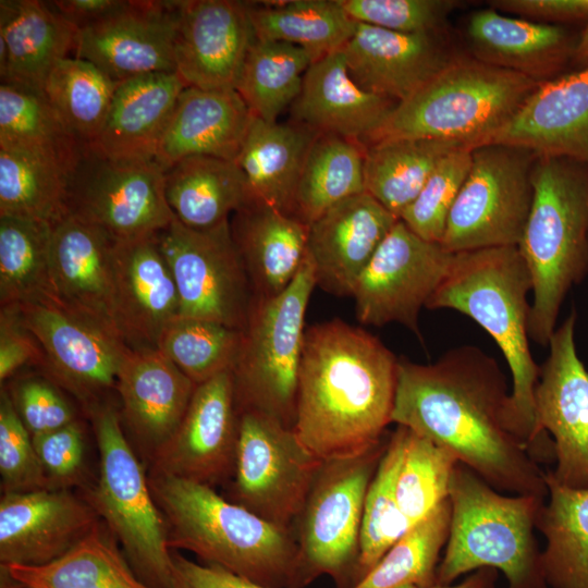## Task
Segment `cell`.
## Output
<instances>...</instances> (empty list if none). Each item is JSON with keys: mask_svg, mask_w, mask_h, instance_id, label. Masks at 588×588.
I'll list each match as a JSON object with an SVG mask.
<instances>
[{"mask_svg": "<svg viewBox=\"0 0 588 588\" xmlns=\"http://www.w3.org/2000/svg\"><path fill=\"white\" fill-rule=\"evenodd\" d=\"M509 399L497 360L463 345L433 364L399 360L392 424L448 450L495 490L546 498L544 473L510 429Z\"/></svg>", "mask_w": 588, "mask_h": 588, "instance_id": "cell-1", "label": "cell"}, {"mask_svg": "<svg viewBox=\"0 0 588 588\" xmlns=\"http://www.w3.org/2000/svg\"><path fill=\"white\" fill-rule=\"evenodd\" d=\"M399 359L341 319L305 330L293 430L321 462L378 445L392 424Z\"/></svg>", "mask_w": 588, "mask_h": 588, "instance_id": "cell-2", "label": "cell"}, {"mask_svg": "<svg viewBox=\"0 0 588 588\" xmlns=\"http://www.w3.org/2000/svg\"><path fill=\"white\" fill-rule=\"evenodd\" d=\"M171 549H184L268 588H304L293 529L232 503L210 486L149 470Z\"/></svg>", "mask_w": 588, "mask_h": 588, "instance_id": "cell-3", "label": "cell"}, {"mask_svg": "<svg viewBox=\"0 0 588 588\" xmlns=\"http://www.w3.org/2000/svg\"><path fill=\"white\" fill-rule=\"evenodd\" d=\"M531 291L530 273L517 246L482 248L454 253L449 273L426 305L466 315L495 341L513 382L509 426L530 454L540 372L529 346Z\"/></svg>", "mask_w": 588, "mask_h": 588, "instance_id": "cell-4", "label": "cell"}, {"mask_svg": "<svg viewBox=\"0 0 588 588\" xmlns=\"http://www.w3.org/2000/svg\"><path fill=\"white\" fill-rule=\"evenodd\" d=\"M581 163L537 157L534 197L518 250L529 270V338L547 346L569 289L588 271V171Z\"/></svg>", "mask_w": 588, "mask_h": 588, "instance_id": "cell-5", "label": "cell"}, {"mask_svg": "<svg viewBox=\"0 0 588 588\" xmlns=\"http://www.w3.org/2000/svg\"><path fill=\"white\" fill-rule=\"evenodd\" d=\"M449 500L451 525L437 585L482 567L501 571L507 588H550L534 530L544 498L506 497L457 462Z\"/></svg>", "mask_w": 588, "mask_h": 588, "instance_id": "cell-6", "label": "cell"}, {"mask_svg": "<svg viewBox=\"0 0 588 588\" xmlns=\"http://www.w3.org/2000/svg\"><path fill=\"white\" fill-rule=\"evenodd\" d=\"M541 83L477 59H452L397 103L365 146L399 138L486 145Z\"/></svg>", "mask_w": 588, "mask_h": 588, "instance_id": "cell-7", "label": "cell"}, {"mask_svg": "<svg viewBox=\"0 0 588 588\" xmlns=\"http://www.w3.org/2000/svg\"><path fill=\"white\" fill-rule=\"evenodd\" d=\"M87 413L99 451V477L85 500L105 522L145 584L174 588L166 522L152 497L148 476L125 436L120 413L108 402Z\"/></svg>", "mask_w": 588, "mask_h": 588, "instance_id": "cell-8", "label": "cell"}, {"mask_svg": "<svg viewBox=\"0 0 588 588\" xmlns=\"http://www.w3.org/2000/svg\"><path fill=\"white\" fill-rule=\"evenodd\" d=\"M316 286L306 256L293 282L271 298L255 297L232 368L237 411L295 422L305 315Z\"/></svg>", "mask_w": 588, "mask_h": 588, "instance_id": "cell-9", "label": "cell"}, {"mask_svg": "<svg viewBox=\"0 0 588 588\" xmlns=\"http://www.w3.org/2000/svg\"><path fill=\"white\" fill-rule=\"evenodd\" d=\"M389 436L369 451L322 462L294 524L304 587L329 575L356 585L364 503Z\"/></svg>", "mask_w": 588, "mask_h": 588, "instance_id": "cell-10", "label": "cell"}, {"mask_svg": "<svg viewBox=\"0 0 588 588\" xmlns=\"http://www.w3.org/2000/svg\"><path fill=\"white\" fill-rule=\"evenodd\" d=\"M536 156L486 144L471 150L467 177L450 211L441 245L450 253L518 246L530 212Z\"/></svg>", "mask_w": 588, "mask_h": 588, "instance_id": "cell-11", "label": "cell"}, {"mask_svg": "<svg viewBox=\"0 0 588 588\" xmlns=\"http://www.w3.org/2000/svg\"><path fill=\"white\" fill-rule=\"evenodd\" d=\"M321 464L292 428L243 411L234 471L223 497L273 525L293 529Z\"/></svg>", "mask_w": 588, "mask_h": 588, "instance_id": "cell-12", "label": "cell"}, {"mask_svg": "<svg viewBox=\"0 0 588 588\" xmlns=\"http://www.w3.org/2000/svg\"><path fill=\"white\" fill-rule=\"evenodd\" d=\"M164 173L155 159H112L87 146L68 176V213L115 242L157 234L174 218Z\"/></svg>", "mask_w": 588, "mask_h": 588, "instance_id": "cell-13", "label": "cell"}, {"mask_svg": "<svg viewBox=\"0 0 588 588\" xmlns=\"http://www.w3.org/2000/svg\"><path fill=\"white\" fill-rule=\"evenodd\" d=\"M575 309L554 330L535 389L532 456L555 458L558 483L588 488V370L575 344Z\"/></svg>", "mask_w": 588, "mask_h": 588, "instance_id": "cell-14", "label": "cell"}, {"mask_svg": "<svg viewBox=\"0 0 588 588\" xmlns=\"http://www.w3.org/2000/svg\"><path fill=\"white\" fill-rule=\"evenodd\" d=\"M157 238L176 285L180 317L244 330L254 293L230 220L194 230L174 217Z\"/></svg>", "mask_w": 588, "mask_h": 588, "instance_id": "cell-15", "label": "cell"}, {"mask_svg": "<svg viewBox=\"0 0 588 588\" xmlns=\"http://www.w3.org/2000/svg\"><path fill=\"white\" fill-rule=\"evenodd\" d=\"M25 327L45 353V369L56 384L73 394L88 412L115 389L131 345L113 328L51 297L16 306Z\"/></svg>", "mask_w": 588, "mask_h": 588, "instance_id": "cell-16", "label": "cell"}, {"mask_svg": "<svg viewBox=\"0 0 588 588\" xmlns=\"http://www.w3.org/2000/svg\"><path fill=\"white\" fill-rule=\"evenodd\" d=\"M454 253L399 220L360 274L352 297L360 323H400L418 338L419 313L450 271Z\"/></svg>", "mask_w": 588, "mask_h": 588, "instance_id": "cell-17", "label": "cell"}, {"mask_svg": "<svg viewBox=\"0 0 588 588\" xmlns=\"http://www.w3.org/2000/svg\"><path fill=\"white\" fill-rule=\"evenodd\" d=\"M240 413L232 369L197 384L174 434L150 469L210 487L229 482L235 466Z\"/></svg>", "mask_w": 588, "mask_h": 588, "instance_id": "cell-18", "label": "cell"}, {"mask_svg": "<svg viewBox=\"0 0 588 588\" xmlns=\"http://www.w3.org/2000/svg\"><path fill=\"white\" fill-rule=\"evenodd\" d=\"M181 1H126L113 14L78 29L73 57L115 82L175 73L174 44Z\"/></svg>", "mask_w": 588, "mask_h": 588, "instance_id": "cell-19", "label": "cell"}, {"mask_svg": "<svg viewBox=\"0 0 588 588\" xmlns=\"http://www.w3.org/2000/svg\"><path fill=\"white\" fill-rule=\"evenodd\" d=\"M255 40L245 2H180L174 44L175 73L186 87L235 90Z\"/></svg>", "mask_w": 588, "mask_h": 588, "instance_id": "cell-20", "label": "cell"}, {"mask_svg": "<svg viewBox=\"0 0 588 588\" xmlns=\"http://www.w3.org/2000/svg\"><path fill=\"white\" fill-rule=\"evenodd\" d=\"M98 523L89 503L69 489L3 493L1 566L49 564L74 548Z\"/></svg>", "mask_w": 588, "mask_h": 588, "instance_id": "cell-21", "label": "cell"}, {"mask_svg": "<svg viewBox=\"0 0 588 588\" xmlns=\"http://www.w3.org/2000/svg\"><path fill=\"white\" fill-rule=\"evenodd\" d=\"M399 220L364 192L311 222L307 255L316 286L336 296H352L360 274Z\"/></svg>", "mask_w": 588, "mask_h": 588, "instance_id": "cell-22", "label": "cell"}, {"mask_svg": "<svg viewBox=\"0 0 588 588\" xmlns=\"http://www.w3.org/2000/svg\"><path fill=\"white\" fill-rule=\"evenodd\" d=\"M487 144L564 158L588 167V64L542 82Z\"/></svg>", "mask_w": 588, "mask_h": 588, "instance_id": "cell-23", "label": "cell"}, {"mask_svg": "<svg viewBox=\"0 0 588 588\" xmlns=\"http://www.w3.org/2000/svg\"><path fill=\"white\" fill-rule=\"evenodd\" d=\"M195 384L155 347H133L121 364V421L149 460L180 426Z\"/></svg>", "mask_w": 588, "mask_h": 588, "instance_id": "cell-24", "label": "cell"}, {"mask_svg": "<svg viewBox=\"0 0 588 588\" xmlns=\"http://www.w3.org/2000/svg\"><path fill=\"white\" fill-rule=\"evenodd\" d=\"M355 82L395 103L405 101L453 59L437 34H405L357 23L341 49Z\"/></svg>", "mask_w": 588, "mask_h": 588, "instance_id": "cell-25", "label": "cell"}, {"mask_svg": "<svg viewBox=\"0 0 588 588\" xmlns=\"http://www.w3.org/2000/svg\"><path fill=\"white\" fill-rule=\"evenodd\" d=\"M157 234L114 245L117 322L133 347L156 348L164 329L180 317L176 285Z\"/></svg>", "mask_w": 588, "mask_h": 588, "instance_id": "cell-26", "label": "cell"}, {"mask_svg": "<svg viewBox=\"0 0 588 588\" xmlns=\"http://www.w3.org/2000/svg\"><path fill=\"white\" fill-rule=\"evenodd\" d=\"M114 245L115 241L106 232L68 213L52 225L50 281L58 303L120 332L114 298Z\"/></svg>", "mask_w": 588, "mask_h": 588, "instance_id": "cell-27", "label": "cell"}, {"mask_svg": "<svg viewBox=\"0 0 588 588\" xmlns=\"http://www.w3.org/2000/svg\"><path fill=\"white\" fill-rule=\"evenodd\" d=\"M396 105L360 87L339 50L307 69L301 93L290 109L292 122L365 146Z\"/></svg>", "mask_w": 588, "mask_h": 588, "instance_id": "cell-28", "label": "cell"}, {"mask_svg": "<svg viewBox=\"0 0 588 588\" xmlns=\"http://www.w3.org/2000/svg\"><path fill=\"white\" fill-rule=\"evenodd\" d=\"M253 119L236 90L185 87L160 138L155 160L164 170L194 156L234 161Z\"/></svg>", "mask_w": 588, "mask_h": 588, "instance_id": "cell-29", "label": "cell"}, {"mask_svg": "<svg viewBox=\"0 0 588 588\" xmlns=\"http://www.w3.org/2000/svg\"><path fill=\"white\" fill-rule=\"evenodd\" d=\"M77 33L46 1L1 0V84L42 91L51 70L74 53Z\"/></svg>", "mask_w": 588, "mask_h": 588, "instance_id": "cell-30", "label": "cell"}, {"mask_svg": "<svg viewBox=\"0 0 588 588\" xmlns=\"http://www.w3.org/2000/svg\"><path fill=\"white\" fill-rule=\"evenodd\" d=\"M231 233L255 297L281 294L306 256L309 225L264 203L247 199L230 220Z\"/></svg>", "mask_w": 588, "mask_h": 588, "instance_id": "cell-31", "label": "cell"}, {"mask_svg": "<svg viewBox=\"0 0 588 588\" xmlns=\"http://www.w3.org/2000/svg\"><path fill=\"white\" fill-rule=\"evenodd\" d=\"M185 87L176 73H154L120 82L106 121L88 147L112 159H155Z\"/></svg>", "mask_w": 588, "mask_h": 588, "instance_id": "cell-32", "label": "cell"}, {"mask_svg": "<svg viewBox=\"0 0 588 588\" xmlns=\"http://www.w3.org/2000/svg\"><path fill=\"white\" fill-rule=\"evenodd\" d=\"M317 132L295 122H267L254 117L234 160L248 199L293 216L295 192Z\"/></svg>", "mask_w": 588, "mask_h": 588, "instance_id": "cell-33", "label": "cell"}, {"mask_svg": "<svg viewBox=\"0 0 588 588\" xmlns=\"http://www.w3.org/2000/svg\"><path fill=\"white\" fill-rule=\"evenodd\" d=\"M467 37L477 60L538 82L556 69L569 42L562 26L510 17L495 10L475 12Z\"/></svg>", "mask_w": 588, "mask_h": 588, "instance_id": "cell-34", "label": "cell"}, {"mask_svg": "<svg viewBox=\"0 0 588 588\" xmlns=\"http://www.w3.org/2000/svg\"><path fill=\"white\" fill-rule=\"evenodd\" d=\"M164 193L173 216L194 230L211 229L230 220L248 199L237 164L208 156L188 157L167 169Z\"/></svg>", "mask_w": 588, "mask_h": 588, "instance_id": "cell-35", "label": "cell"}, {"mask_svg": "<svg viewBox=\"0 0 588 588\" xmlns=\"http://www.w3.org/2000/svg\"><path fill=\"white\" fill-rule=\"evenodd\" d=\"M86 148L64 125L42 91L0 85V149L45 160L69 176Z\"/></svg>", "mask_w": 588, "mask_h": 588, "instance_id": "cell-36", "label": "cell"}, {"mask_svg": "<svg viewBox=\"0 0 588 588\" xmlns=\"http://www.w3.org/2000/svg\"><path fill=\"white\" fill-rule=\"evenodd\" d=\"M32 588H154L133 571L107 526L98 523L74 548L42 566H1Z\"/></svg>", "mask_w": 588, "mask_h": 588, "instance_id": "cell-37", "label": "cell"}, {"mask_svg": "<svg viewBox=\"0 0 588 588\" xmlns=\"http://www.w3.org/2000/svg\"><path fill=\"white\" fill-rule=\"evenodd\" d=\"M468 145L438 139L399 138L365 146V191L400 219L438 163Z\"/></svg>", "mask_w": 588, "mask_h": 588, "instance_id": "cell-38", "label": "cell"}, {"mask_svg": "<svg viewBox=\"0 0 588 588\" xmlns=\"http://www.w3.org/2000/svg\"><path fill=\"white\" fill-rule=\"evenodd\" d=\"M549 502L542 505L536 528L544 536L542 550L550 588H588V488L558 483L547 473Z\"/></svg>", "mask_w": 588, "mask_h": 588, "instance_id": "cell-39", "label": "cell"}, {"mask_svg": "<svg viewBox=\"0 0 588 588\" xmlns=\"http://www.w3.org/2000/svg\"><path fill=\"white\" fill-rule=\"evenodd\" d=\"M247 5L256 39L298 46L317 60L341 50L357 26L339 0L247 2Z\"/></svg>", "mask_w": 588, "mask_h": 588, "instance_id": "cell-40", "label": "cell"}, {"mask_svg": "<svg viewBox=\"0 0 588 588\" xmlns=\"http://www.w3.org/2000/svg\"><path fill=\"white\" fill-rule=\"evenodd\" d=\"M364 157L363 144L318 133L298 180L293 216L309 225L336 204L366 192Z\"/></svg>", "mask_w": 588, "mask_h": 588, "instance_id": "cell-41", "label": "cell"}, {"mask_svg": "<svg viewBox=\"0 0 588 588\" xmlns=\"http://www.w3.org/2000/svg\"><path fill=\"white\" fill-rule=\"evenodd\" d=\"M316 60L298 46L255 38L235 90L254 117L275 122L298 97L304 75Z\"/></svg>", "mask_w": 588, "mask_h": 588, "instance_id": "cell-42", "label": "cell"}, {"mask_svg": "<svg viewBox=\"0 0 588 588\" xmlns=\"http://www.w3.org/2000/svg\"><path fill=\"white\" fill-rule=\"evenodd\" d=\"M52 225L0 217V304L17 306L53 298L50 281Z\"/></svg>", "mask_w": 588, "mask_h": 588, "instance_id": "cell-43", "label": "cell"}, {"mask_svg": "<svg viewBox=\"0 0 588 588\" xmlns=\"http://www.w3.org/2000/svg\"><path fill=\"white\" fill-rule=\"evenodd\" d=\"M119 84L93 63L72 56L51 70L42 93L69 131L88 146L106 121Z\"/></svg>", "mask_w": 588, "mask_h": 588, "instance_id": "cell-44", "label": "cell"}, {"mask_svg": "<svg viewBox=\"0 0 588 588\" xmlns=\"http://www.w3.org/2000/svg\"><path fill=\"white\" fill-rule=\"evenodd\" d=\"M406 436L404 426H396L389 434L385 451L369 483L364 503L356 584L411 529L397 507L395 495Z\"/></svg>", "mask_w": 588, "mask_h": 588, "instance_id": "cell-45", "label": "cell"}, {"mask_svg": "<svg viewBox=\"0 0 588 588\" xmlns=\"http://www.w3.org/2000/svg\"><path fill=\"white\" fill-rule=\"evenodd\" d=\"M451 503L446 499L412 527L353 588H399L437 585L440 553L450 534Z\"/></svg>", "mask_w": 588, "mask_h": 588, "instance_id": "cell-46", "label": "cell"}, {"mask_svg": "<svg viewBox=\"0 0 588 588\" xmlns=\"http://www.w3.org/2000/svg\"><path fill=\"white\" fill-rule=\"evenodd\" d=\"M68 175L57 166L0 149V217L56 224L68 215Z\"/></svg>", "mask_w": 588, "mask_h": 588, "instance_id": "cell-47", "label": "cell"}, {"mask_svg": "<svg viewBox=\"0 0 588 588\" xmlns=\"http://www.w3.org/2000/svg\"><path fill=\"white\" fill-rule=\"evenodd\" d=\"M243 330L219 322L179 317L160 335L157 350L195 384L232 369Z\"/></svg>", "mask_w": 588, "mask_h": 588, "instance_id": "cell-48", "label": "cell"}, {"mask_svg": "<svg viewBox=\"0 0 588 588\" xmlns=\"http://www.w3.org/2000/svg\"><path fill=\"white\" fill-rule=\"evenodd\" d=\"M457 462L448 450L407 428L395 495L397 507L409 528L449 499Z\"/></svg>", "mask_w": 588, "mask_h": 588, "instance_id": "cell-49", "label": "cell"}, {"mask_svg": "<svg viewBox=\"0 0 588 588\" xmlns=\"http://www.w3.org/2000/svg\"><path fill=\"white\" fill-rule=\"evenodd\" d=\"M473 149L445 156L401 215L400 220L421 238L441 243L450 211L469 172Z\"/></svg>", "mask_w": 588, "mask_h": 588, "instance_id": "cell-50", "label": "cell"}, {"mask_svg": "<svg viewBox=\"0 0 588 588\" xmlns=\"http://www.w3.org/2000/svg\"><path fill=\"white\" fill-rule=\"evenodd\" d=\"M0 475L3 493L50 489L32 434L3 388L0 393Z\"/></svg>", "mask_w": 588, "mask_h": 588, "instance_id": "cell-51", "label": "cell"}, {"mask_svg": "<svg viewBox=\"0 0 588 588\" xmlns=\"http://www.w3.org/2000/svg\"><path fill=\"white\" fill-rule=\"evenodd\" d=\"M357 23L405 34H437L460 2L452 0H339Z\"/></svg>", "mask_w": 588, "mask_h": 588, "instance_id": "cell-52", "label": "cell"}, {"mask_svg": "<svg viewBox=\"0 0 588 588\" xmlns=\"http://www.w3.org/2000/svg\"><path fill=\"white\" fill-rule=\"evenodd\" d=\"M32 438L50 489H69L83 480L86 444L83 426L77 419Z\"/></svg>", "mask_w": 588, "mask_h": 588, "instance_id": "cell-53", "label": "cell"}, {"mask_svg": "<svg viewBox=\"0 0 588 588\" xmlns=\"http://www.w3.org/2000/svg\"><path fill=\"white\" fill-rule=\"evenodd\" d=\"M9 393L32 437L51 432L77 419L57 384L47 379L24 378Z\"/></svg>", "mask_w": 588, "mask_h": 588, "instance_id": "cell-54", "label": "cell"}, {"mask_svg": "<svg viewBox=\"0 0 588 588\" xmlns=\"http://www.w3.org/2000/svg\"><path fill=\"white\" fill-rule=\"evenodd\" d=\"M45 353L21 319L16 306L0 311V381L1 384L26 365L45 366Z\"/></svg>", "mask_w": 588, "mask_h": 588, "instance_id": "cell-55", "label": "cell"}, {"mask_svg": "<svg viewBox=\"0 0 588 588\" xmlns=\"http://www.w3.org/2000/svg\"><path fill=\"white\" fill-rule=\"evenodd\" d=\"M174 588H268L222 567L195 563L172 551Z\"/></svg>", "mask_w": 588, "mask_h": 588, "instance_id": "cell-56", "label": "cell"}, {"mask_svg": "<svg viewBox=\"0 0 588 588\" xmlns=\"http://www.w3.org/2000/svg\"><path fill=\"white\" fill-rule=\"evenodd\" d=\"M493 8L542 21L588 17V0H497Z\"/></svg>", "mask_w": 588, "mask_h": 588, "instance_id": "cell-57", "label": "cell"}, {"mask_svg": "<svg viewBox=\"0 0 588 588\" xmlns=\"http://www.w3.org/2000/svg\"><path fill=\"white\" fill-rule=\"evenodd\" d=\"M48 3L77 29L94 24L120 10L123 0H58Z\"/></svg>", "mask_w": 588, "mask_h": 588, "instance_id": "cell-58", "label": "cell"}, {"mask_svg": "<svg viewBox=\"0 0 588 588\" xmlns=\"http://www.w3.org/2000/svg\"><path fill=\"white\" fill-rule=\"evenodd\" d=\"M498 569L492 567H482L477 569L471 575L467 576L462 583L456 585L430 587H419L415 585H406L399 588H497Z\"/></svg>", "mask_w": 588, "mask_h": 588, "instance_id": "cell-59", "label": "cell"}, {"mask_svg": "<svg viewBox=\"0 0 588 588\" xmlns=\"http://www.w3.org/2000/svg\"><path fill=\"white\" fill-rule=\"evenodd\" d=\"M575 57L580 62L588 64V23L581 33V36L575 46Z\"/></svg>", "mask_w": 588, "mask_h": 588, "instance_id": "cell-60", "label": "cell"}, {"mask_svg": "<svg viewBox=\"0 0 588 588\" xmlns=\"http://www.w3.org/2000/svg\"><path fill=\"white\" fill-rule=\"evenodd\" d=\"M4 573V572H3ZM7 574V573H5ZM8 575V574H7ZM9 576V575H8ZM10 584L9 585H5L4 588H32V587H28V586H25V585H22L15 580H13L10 576Z\"/></svg>", "mask_w": 588, "mask_h": 588, "instance_id": "cell-61", "label": "cell"}]
</instances>
